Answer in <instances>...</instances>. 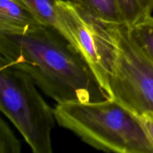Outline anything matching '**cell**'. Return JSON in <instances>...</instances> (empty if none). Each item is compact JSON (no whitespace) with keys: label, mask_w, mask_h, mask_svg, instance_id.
Returning a JSON list of instances; mask_svg holds the SVG:
<instances>
[{"label":"cell","mask_w":153,"mask_h":153,"mask_svg":"<svg viewBox=\"0 0 153 153\" xmlns=\"http://www.w3.org/2000/svg\"><path fill=\"white\" fill-rule=\"evenodd\" d=\"M0 61L25 72L58 104L111 99L82 55L55 27L0 32Z\"/></svg>","instance_id":"6da1fadb"},{"label":"cell","mask_w":153,"mask_h":153,"mask_svg":"<svg viewBox=\"0 0 153 153\" xmlns=\"http://www.w3.org/2000/svg\"><path fill=\"white\" fill-rule=\"evenodd\" d=\"M56 122L82 141L106 152L153 153L140 117L117 101L57 104Z\"/></svg>","instance_id":"7a4b0ae2"},{"label":"cell","mask_w":153,"mask_h":153,"mask_svg":"<svg viewBox=\"0 0 153 153\" xmlns=\"http://www.w3.org/2000/svg\"><path fill=\"white\" fill-rule=\"evenodd\" d=\"M30 76L0 61V110L21 133L34 153H52L54 109Z\"/></svg>","instance_id":"3957f363"},{"label":"cell","mask_w":153,"mask_h":153,"mask_svg":"<svg viewBox=\"0 0 153 153\" xmlns=\"http://www.w3.org/2000/svg\"><path fill=\"white\" fill-rule=\"evenodd\" d=\"M58 29L88 62L108 94L109 80L118 50V25L105 23L71 0H58Z\"/></svg>","instance_id":"277c9868"},{"label":"cell","mask_w":153,"mask_h":153,"mask_svg":"<svg viewBox=\"0 0 153 153\" xmlns=\"http://www.w3.org/2000/svg\"><path fill=\"white\" fill-rule=\"evenodd\" d=\"M118 50L109 80V95L140 117L153 113V64L131 39L125 24L118 25Z\"/></svg>","instance_id":"5b68a950"},{"label":"cell","mask_w":153,"mask_h":153,"mask_svg":"<svg viewBox=\"0 0 153 153\" xmlns=\"http://www.w3.org/2000/svg\"><path fill=\"white\" fill-rule=\"evenodd\" d=\"M44 25L19 0H0V32L22 34Z\"/></svg>","instance_id":"8992f818"},{"label":"cell","mask_w":153,"mask_h":153,"mask_svg":"<svg viewBox=\"0 0 153 153\" xmlns=\"http://www.w3.org/2000/svg\"><path fill=\"white\" fill-rule=\"evenodd\" d=\"M97 19L111 25L124 24L117 0H71Z\"/></svg>","instance_id":"52a82bcc"},{"label":"cell","mask_w":153,"mask_h":153,"mask_svg":"<svg viewBox=\"0 0 153 153\" xmlns=\"http://www.w3.org/2000/svg\"><path fill=\"white\" fill-rule=\"evenodd\" d=\"M117 1L124 24L127 26H132L152 15L153 0H117Z\"/></svg>","instance_id":"ba28073f"},{"label":"cell","mask_w":153,"mask_h":153,"mask_svg":"<svg viewBox=\"0 0 153 153\" xmlns=\"http://www.w3.org/2000/svg\"><path fill=\"white\" fill-rule=\"evenodd\" d=\"M128 28L133 41L153 64V16L151 15Z\"/></svg>","instance_id":"9c48e42d"},{"label":"cell","mask_w":153,"mask_h":153,"mask_svg":"<svg viewBox=\"0 0 153 153\" xmlns=\"http://www.w3.org/2000/svg\"><path fill=\"white\" fill-rule=\"evenodd\" d=\"M29 7L39 19L47 25L58 28L56 4L58 0H19Z\"/></svg>","instance_id":"30bf717a"},{"label":"cell","mask_w":153,"mask_h":153,"mask_svg":"<svg viewBox=\"0 0 153 153\" xmlns=\"http://www.w3.org/2000/svg\"><path fill=\"white\" fill-rule=\"evenodd\" d=\"M21 143L4 120H0V153H20Z\"/></svg>","instance_id":"8fae6325"},{"label":"cell","mask_w":153,"mask_h":153,"mask_svg":"<svg viewBox=\"0 0 153 153\" xmlns=\"http://www.w3.org/2000/svg\"><path fill=\"white\" fill-rule=\"evenodd\" d=\"M143 126L153 144V113H146L140 117Z\"/></svg>","instance_id":"7c38bea8"}]
</instances>
